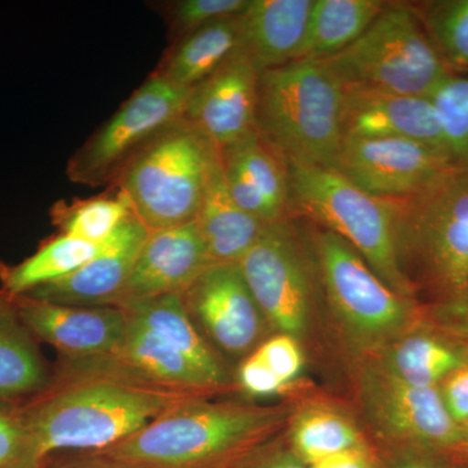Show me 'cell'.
Segmentation results:
<instances>
[{
	"instance_id": "cell-1",
	"label": "cell",
	"mask_w": 468,
	"mask_h": 468,
	"mask_svg": "<svg viewBox=\"0 0 468 468\" xmlns=\"http://www.w3.org/2000/svg\"><path fill=\"white\" fill-rule=\"evenodd\" d=\"M193 396L163 387L112 356H58L48 387L20 402L41 463L58 452H103Z\"/></svg>"
},
{
	"instance_id": "cell-2",
	"label": "cell",
	"mask_w": 468,
	"mask_h": 468,
	"mask_svg": "<svg viewBox=\"0 0 468 468\" xmlns=\"http://www.w3.org/2000/svg\"><path fill=\"white\" fill-rule=\"evenodd\" d=\"M292 402L190 399L175 403L103 454L144 468H233L284 432Z\"/></svg>"
},
{
	"instance_id": "cell-3",
	"label": "cell",
	"mask_w": 468,
	"mask_h": 468,
	"mask_svg": "<svg viewBox=\"0 0 468 468\" xmlns=\"http://www.w3.org/2000/svg\"><path fill=\"white\" fill-rule=\"evenodd\" d=\"M388 201L397 260L419 302L466 301L468 169L454 168L417 196Z\"/></svg>"
},
{
	"instance_id": "cell-4",
	"label": "cell",
	"mask_w": 468,
	"mask_h": 468,
	"mask_svg": "<svg viewBox=\"0 0 468 468\" xmlns=\"http://www.w3.org/2000/svg\"><path fill=\"white\" fill-rule=\"evenodd\" d=\"M329 324L349 365L371 358L424 318V304L385 284L337 234H311Z\"/></svg>"
},
{
	"instance_id": "cell-5",
	"label": "cell",
	"mask_w": 468,
	"mask_h": 468,
	"mask_svg": "<svg viewBox=\"0 0 468 468\" xmlns=\"http://www.w3.org/2000/svg\"><path fill=\"white\" fill-rule=\"evenodd\" d=\"M344 86L324 61L260 73L257 131L286 165L335 168L343 146Z\"/></svg>"
},
{
	"instance_id": "cell-6",
	"label": "cell",
	"mask_w": 468,
	"mask_h": 468,
	"mask_svg": "<svg viewBox=\"0 0 468 468\" xmlns=\"http://www.w3.org/2000/svg\"><path fill=\"white\" fill-rule=\"evenodd\" d=\"M218 159L220 150L183 116L134 153L111 186L149 232L184 226L198 217Z\"/></svg>"
},
{
	"instance_id": "cell-7",
	"label": "cell",
	"mask_w": 468,
	"mask_h": 468,
	"mask_svg": "<svg viewBox=\"0 0 468 468\" xmlns=\"http://www.w3.org/2000/svg\"><path fill=\"white\" fill-rule=\"evenodd\" d=\"M292 207L349 243L378 277L418 300L397 260L392 207L363 192L334 168L288 165Z\"/></svg>"
},
{
	"instance_id": "cell-8",
	"label": "cell",
	"mask_w": 468,
	"mask_h": 468,
	"mask_svg": "<svg viewBox=\"0 0 468 468\" xmlns=\"http://www.w3.org/2000/svg\"><path fill=\"white\" fill-rule=\"evenodd\" d=\"M343 86L430 97L452 76L414 7L392 5L353 45L323 60Z\"/></svg>"
},
{
	"instance_id": "cell-9",
	"label": "cell",
	"mask_w": 468,
	"mask_h": 468,
	"mask_svg": "<svg viewBox=\"0 0 468 468\" xmlns=\"http://www.w3.org/2000/svg\"><path fill=\"white\" fill-rule=\"evenodd\" d=\"M239 264L272 334L292 335L307 354L325 303L313 251L291 218L267 226Z\"/></svg>"
},
{
	"instance_id": "cell-10",
	"label": "cell",
	"mask_w": 468,
	"mask_h": 468,
	"mask_svg": "<svg viewBox=\"0 0 468 468\" xmlns=\"http://www.w3.org/2000/svg\"><path fill=\"white\" fill-rule=\"evenodd\" d=\"M350 371L354 412L372 445L451 451L463 443L437 388L405 383L368 358L353 363Z\"/></svg>"
},
{
	"instance_id": "cell-11",
	"label": "cell",
	"mask_w": 468,
	"mask_h": 468,
	"mask_svg": "<svg viewBox=\"0 0 468 468\" xmlns=\"http://www.w3.org/2000/svg\"><path fill=\"white\" fill-rule=\"evenodd\" d=\"M187 92L153 73L70 156L69 180L89 187L111 186L134 153L184 116Z\"/></svg>"
},
{
	"instance_id": "cell-12",
	"label": "cell",
	"mask_w": 468,
	"mask_h": 468,
	"mask_svg": "<svg viewBox=\"0 0 468 468\" xmlns=\"http://www.w3.org/2000/svg\"><path fill=\"white\" fill-rule=\"evenodd\" d=\"M181 300L193 324L223 360L241 362L272 335L239 263L209 264L181 292Z\"/></svg>"
},
{
	"instance_id": "cell-13",
	"label": "cell",
	"mask_w": 468,
	"mask_h": 468,
	"mask_svg": "<svg viewBox=\"0 0 468 468\" xmlns=\"http://www.w3.org/2000/svg\"><path fill=\"white\" fill-rule=\"evenodd\" d=\"M457 165L441 151L403 138H345L335 168L369 196H417Z\"/></svg>"
},
{
	"instance_id": "cell-14",
	"label": "cell",
	"mask_w": 468,
	"mask_h": 468,
	"mask_svg": "<svg viewBox=\"0 0 468 468\" xmlns=\"http://www.w3.org/2000/svg\"><path fill=\"white\" fill-rule=\"evenodd\" d=\"M260 72L237 50L226 63L187 92L184 117L218 150L257 129Z\"/></svg>"
},
{
	"instance_id": "cell-15",
	"label": "cell",
	"mask_w": 468,
	"mask_h": 468,
	"mask_svg": "<svg viewBox=\"0 0 468 468\" xmlns=\"http://www.w3.org/2000/svg\"><path fill=\"white\" fill-rule=\"evenodd\" d=\"M14 301L34 338L66 358L111 356L126 324L124 310L115 306H70L30 295H16Z\"/></svg>"
},
{
	"instance_id": "cell-16",
	"label": "cell",
	"mask_w": 468,
	"mask_h": 468,
	"mask_svg": "<svg viewBox=\"0 0 468 468\" xmlns=\"http://www.w3.org/2000/svg\"><path fill=\"white\" fill-rule=\"evenodd\" d=\"M211 263L196 220L150 232L113 306L181 294Z\"/></svg>"
},
{
	"instance_id": "cell-17",
	"label": "cell",
	"mask_w": 468,
	"mask_h": 468,
	"mask_svg": "<svg viewBox=\"0 0 468 468\" xmlns=\"http://www.w3.org/2000/svg\"><path fill=\"white\" fill-rule=\"evenodd\" d=\"M343 122L345 138H403L449 156L430 97L344 86Z\"/></svg>"
},
{
	"instance_id": "cell-18",
	"label": "cell",
	"mask_w": 468,
	"mask_h": 468,
	"mask_svg": "<svg viewBox=\"0 0 468 468\" xmlns=\"http://www.w3.org/2000/svg\"><path fill=\"white\" fill-rule=\"evenodd\" d=\"M220 154L228 189L243 211L267 226L291 218L288 165L257 129Z\"/></svg>"
},
{
	"instance_id": "cell-19",
	"label": "cell",
	"mask_w": 468,
	"mask_h": 468,
	"mask_svg": "<svg viewBox=\"0 0 468 468\" xmlns=\"http://www.w3.org/2000/svg\"><path fill=\"white\" fill-rule=\"evenodd\" d=\"M149 233L133 215L84 266L24 295L70 306H113Z\"/></svg>"
},
{
	"instance_id": "cell-20",
	"label": "cell",
	"mask_w": 468,
	"mask_h": 468,
	"mask_svg": "<svg viewBox=\"0 0 468 468\" xmlns=\"http://www.w3.org/2000/svg\"><path fill=\"white\" fill-rule=\"evenodd\" d=\"M314 0H249L239 16V45L258 72L294 61Z\"/></svg>"
},
{
	"instance_id": "cell-21",
	"label": "cell",
	"mask_w": 468,
	"mask_h": 468,
	"mask_svg": "<svg viewBox=\"0 0 468 468\" xmlns=\"http://www.w3.org/2000/svg\"><path fill=\"white\" fill-rule=\"evenodd\" d=\"M368 359L405 383L428 388L439 387L468 363L466 344L431 322L426 313L417 325Z\"/></svg>"
},
{
	"instance_id": "cell-22",
	"label": "cell",
	"mask_w": 468,
	"mask_h": 468,
	"mask_svg": "<svg viewBox=\"0 0 468 468\" xmlns=\"http://www.w3.org/2000/svg\"><path fill=\"white\" fill-rule=\"evenodd\" d=\"M125 313V311H124ZM126 315V324L115 351L111 356L154 383L193 396L215 399L230 390L211 383L180 351Z\"/></svg>"
},
{
	"instance_id": "cell-23",
	"label": "cell",
	"mask_w": 468,
	"mask_h": 468,
	"mask_svg": "<svg viewBox=\"0 0 468 468\" xmlns=\"http://www.w3.org/2000/svg\"><path fill=\"white\" fill-rule=\"evenodd\" d=\"M284 435L307 466L372 443L354 412L324 399H301L292 402Z\"/></svg>"
},
{
	"instance_id": "cell-24",
	"label": "cell",
	"mask_w": 468,
	"mask_h": 468,
	"mask_svg": "<svg viewBox=\"0 0 468 468\" xmlns=\"http://www.w3.org/2000/svg\"><path fill=\"white\" fill-rule=\"evenodd\" d=\"M120 309V307H119ZM165 344L180 351L212 384L236 392L227 363L199 334L185 310L181 294H167L122 307Z\"/></svg>"
},
{
	"instance_id": "cell-25",
	"label": "cell",
	"mask_w": 468,
	"mask_h": 468,
	"mask_svg": "<svg viewBox=\"0 0 468 468\" xmlns=\"http://www.w3.org/2000/svg\"><path fill=\"white\" fill-rule=\"evenodd\" d=\"M196 221L212 263H239L267 228L234 201L228 189L221 154Z\"/></svg>"
},
{
	"instance_id": "cell-26",
	"label": "cell",
	"mask_w": 468,
	"mask_h": 468,
	"mask_svg": "<svg viewBox=\"0 0 468 468\" xmlns=\"http://www.w3.org/2000/svg\"><path fill=\"white\" fill-rule=\"evenodd\" d=\"M38 344L0 288V399L23 402L48 387L51 368Z\"/></svg>"
},
{
	"instance_id": "cell-27",
	"label": "cell",
	"mask_w": 468,
	"mask_h": 468,
	"mask_svg": "<svg viewBox=\"0 0 468 468\" xmlns=\"http://www.w3.org/2000/svg\"><path fill=\"white\" fill-rule=\"evenodd\" d=\"M239 17L203 27L174 42L154 75L189 91L239 50Z\"/></svg>"
},
{
	"instance_id": "cell-28",
	"label": "cell",
	"mask_w": 468,
	"mask_h": 468,
	"mask_svg": "<svg viewBox=\"0 0 468 468\" xmlns=\"http://www.w3.org/2000/svg\"><path fill=\"white\" fill-rule=\"evenodd\" d=\"M387 7L380 0H314L295 60L323 61L353 45Z\"/></svg>"
},
{
	"instance_id": "cell-29",
	"label": "cell",
	"mask_w": 468,
	"mask_h": 468,
	"mask_svg": "<svg viewBox=\"0 0 468 468\" xmlns=\"http://www.w3.org/2000/svg\"><path fill=\"white\" fill-rule=\"evenodd\" d=\"M101 246L58 233L20 263L0 261V288L14 297L27 294L75 272Z\"/></svg>"
},
{
	"instance_id": "cell-30",
	"label": "cell",
	"mask_w": 468,
	"mask_h": 468,
	"mask_svg": "<svg viewBox=\"0 0 468 468\" xmlns=\"http://www.w3.org/2000/svg\"><path fill=\"white\" fill-rule=\"evenodd\" d=\"M133 215L128 197L112 186L91 198L58 201L50 211L58 233L92 245L106 242Z\"/></svg>"
},
{
	"instance_id": "cell-31",
	"label": "cell",
	"mask_w": 468,
	"mask_h": 468,
	"mask_svg": "<svg viewBox=\"0 0 468 468\" xmlns=\"http://www.w3.org/2000/svg\"><path fill=\"white\" fill-rule=\"evenodd\" d=\"M414 9L449 73L466 75L468 0H435Z\"/></svg>"
},
{
	"instance_id": "cell-32",
	"label": "cell",
	"mask_w": 468,
	"mask_h": 468,
	"mask_svg": "<svg viewBox=\"0 0 468 468\" xmlns=\"http://www.w3.org/2000/svg\"><path fill=\"white\" fill-rule=\"evenodd\" d=\"M430 100L449 156L457 167L468 169V76H449Z\"/></svg>"
},
{
	"instance_id": "cell-33",
	"label": "cell",
	"mask_w": 468,
	"mask_h": 468,
	"mask_svg": "<svg viewBox=\"0 0 468 468\" xmlns=\"http://www.w3.org/2000/svg\"><path fill=\"white\" fill-rule=\"evenodd\" d=\"M249 0H180L168 5V23L174 42L217 21L239 17Z\"/></svg>"
},
{
	"instance_id": "cell-34",
	"label": "cell",
	"mask_w": 468,
	"mask_h": 468,
	"mask_svg": "<svg viewBox=\"0 0 468 468\" xmlns=\"http://www.w3.org/2000/svg\"><path fill=\"white\" fill-rule=\"evenodd\" d=\"M20 402L0 399V468H42Z\"/></svg>"
},
{
	"instance_id": "cell-35",
	"label": "cell",
	"mask_w": 468,
	"mask_h": 468,
	"mask_svg": "<svg viewBox=\"0 0 468 468\" xmlns=\"http://www.w3.org/2000/svg\"><path fill=\"white\" fill-rule=\"evenodd\" d=\"M255 353L289 387L297 383L307 362L306 350L300 341L284 334L271 335Z\"/></svg>"
},
{
	"instance_id": "cell-36",
	"label": "cell",
	"mask_w": 468,
	"mask_h": 468,
	"mask_svg": "<svg viewBox=\"0 0 468 468\" xmlns=\"http://www.w3.org/2000/svg\"><path fill=\"white\" fill-rule=\"evenodd\" d=\"M233 383L236 392L245 394L248 399H268L292 394V387H289L268 368L255 351L237 365Z\"/></svg>"
},
{
	"instance_id": "cell-37",
	"label": "cell",
	"mask_w": 468,
	"mask_h": 468,
	"mask_svg": "<svg viewBox=\"0 0 468 468\" xmlns=\"http://www.w3.org/2000/svg\"><path fill=\"white\" fill-rule=\"evenodd\" d=\"M377 449L384 468H468L467 462L451 451L431 448Z\"/></svg>"
},
{
	"instance_id": "cell-38",
	"label": "cell",
	"mask_w": 468,
	"mask_h": 468,
	"mask_svg": "<svg viewBox=\"0 0 468 468\" xmlns=\"http://www.w3.org/2000/svg\"><path fill=\"white\" fill-rule=\"evenodd\" d=\"M233 468H309V466L295 454L284 432H282L249 452Z\"/></svg>"
},
{
	"instance_id": "cell-39",
	"label": "cell",
	"mask_w": 468,
	"mask_h": 468,
	"mask_svg": "<svg viewBox=\"0 0 468 468\" xmlns=\"http://www.w3.org/2000/svg\"><path fill=\"white\" fill-rule=\"evenodd\" d=\"M437 389L454 423H468V363L443 378Z\"/></svg>"
},
{
	"instance_id": "cell-40",
	"label": "cell",
	"mask_w": 468,
	"mask_h": 468,
	"mask_svg": "<svg viewBox=\"0 0 468 468\" xmlns=\"http://www.w3.org/2000/svg\"><path fill=\"white\" fill-rule=\"evenodd\" d=\"M424 313L431 322L441 326L463 343H468V302L424 304Z\"/></svg>"
},
{
	"instance_id": "cell-41",
	"label": "cell",
	"mask_w": 468,
	"mask_h": 468,
	"mask_svg": "<svg viewBox=\"0 0 468 468\" xmlns=\"http://www.w3.org/2000/svg\"><path fill=\"white\" fill-rule=\"evenodd\" d=\"M309 468H384L378 449L372 443L338 452L310 464Z\"/></svg>"
},
{
	"instance_id": "cell-42",
	"label": "cell",
	"mask_w": 468,
	"mask_h": 468,
	"mask_svg": "<svg viewBox=\"0 0 468 468\" xmlns=\"http://www.w3.org/2000/svg\"><path fill=\"white\" fill-rule=\"evenodd\" d=\"M43 468H144L116 460L103 452H75L61 458L50 457L43 464Z\"/></svg>"
},
{
	"instance_id": "cell-43",
	"label": "cell",
	"mask_w": 468,
	"mask_h": 468,
	"mask_svg": "<svg viewBox=\"0 0 468 468\" xmlns=\"http://www.w3.org/2000/svg\"><path fill=\"white\" fill-rule=\"evenodd\" d=\"M451 452L468 463V443H462V445L457 446V448L451 449Z\"/></svg>"
},
{
	"instance_id": "cell-44",
	"label": "cell",
	"mask_w": 468,
	"mask_h": 468,
	"mask_svg": "<svg viewBox=\"0 0 468 468\" xmlns=\"http://www.w3.org/2000/svg\"><path fill=\"white\" fill-rule=\"evenodd\" d=\"M461 433L462 439H463V443H468V423L461 426Z\"/></svg>"
},
{
	"instance_id": "cell-45",
	"label": "cell",
	"mask_w": 468,
	"mask_h": 468,
	"mask_svg": "<svg viewBox=\"0 0 468 468\" xmlns=\"http://www.w3.org/2000/svg\"><path fill=\"white\" fill-rule=\"evenodd\" d=\"M464 302H468V279H467V292H466V301Z\"/></svg>"
},
{
	"instance_id": "cell-46",
	"label": "cell",
	"mask_w": 468,
	"mask_h": 468,
	"mask_svg": "<svg viewBox=\"0 0 468 468\" xmlns=\"http://www.w3.org/2000/svg\"><path fill=\"white\" fill-rule=\"evenodd\" d=\"M466 344V346H467V356H468V343H464Z\"/></svg>"
},
{
	"instance_id": "cell-47",
	"label": "cell",
	"mask_w": 468,
	"mask_h": 468,
	"mask_svg": "<svg viewBox=\"0 0 468 468\" xmlns=\"http://www.w3.org/2000/svg\"><path fill=\"white\" fill-rule=\"evenodd\" d=\"M43 468V467H42Z\"/></svg>"
}]
</instances>
